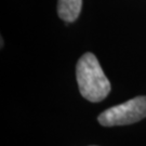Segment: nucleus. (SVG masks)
Returning a JSON list of instances; mask_svg holds the SVG:
<instances>
[{
  "instance_id": "2",
  "label": "nucleus",
  "mask_w": 146,
  "mask_h": 146,
  "mask_svg": "<svg viewBox=\"0 0 146 146\" xmlns=\"http://www.w3.org/2000/svg\"><path fill=\"white\" fill-rule=\"evenodd\" d=\"M146 117V96L141 95L101 113L99 122L104 127L135 123Z\"/></svg>"
},
{
  "instance_id": "3",
  "label": "nucleus",
  "mask_w": 146,
  "mask_h": 146,
  "mask_svg": "<svg viewBox=\"0 0 146 146\" xmlns=\"http://www.w3.org/2000/svg\"><path fill=\"white\" fill-rule=\"evenodd\" d=\"M82 7V0H58V14L65 22L77 20Z\"/></svg>"
},
{
  "instance_id": "1",
  "label": "nucleus",
  "mask_w": 146,
  "mask_h": 146,
  "mask_svg": "<svg viewBox=\"0 0 146 146\" xmlns=\"http://www.w3.org/2000/svg\"><path fill=\"white\" fill-rule=\"evenodd\" d=\"M76 77L80 94L90 102H100L110 92V80L93 53H86L79 58Z\"/></svg>"
}]
</instances>
